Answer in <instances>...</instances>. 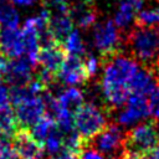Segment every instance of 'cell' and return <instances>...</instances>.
<instances>
[{
  "label": "cell",
  "mask_w": 159,
  "mask_h": 159,
  "mask_svg": "<svg viewBox=\"0 0 159 159\" xmlns=\"http://www.w3.org/2000/svg\"><path fill=\"white\" fill-rule=\"evenodd\" d=\"M99 63L103 70L101 78V89L108 111L123 106L128 97V82L139 68V62L122 50L107 56H99Z\"/></svg>",
  "instance_id": "obj_1"
},
{
  "label": "cell",
  "mask_w": 159,
  "mask_h": 159,
  "mask_svg": "<svg viewBox=\"0 0 159 159\" xmlns=\"http://www.w3.org/2000/svg\"><path fill=\"white\" fill-rule=\"evenodd\" d=\"M123 45L130 55L142 66H150L159 57L158 29L134 25L123 35Z\"/></svg>",
  "instance_id": "obj_2"
},
{
  "label": "cell",
  "mask_w": 159,
  "mask_h": 159,
  "mask_svg": "<svg viewBox=\"0 0 159 159\" xmlns=\"http://www.w3.org/2000/svg\"><path fill=\"white\" fill-rule=\"evenodd\" d=\"M108 109L106 107L101 108L93 103H82L80 108L73 113V125L77 133L87 142L92 139L96 134L106 128Z\"/></svg>",
  "instance_id": "obj_3"
},
{
  "label": "cell",
  "mask_w": 159,
  "mask_h": 159,
  "mask_svg": "<svg viewBox=\"0 0 159 159\" xmlns=\"http://www.w3.org/2000/svg\"><path fill=\"white\" fill-rule=\"evenodd\" d=\"M159 145V128L157 120L140 123L125 133L123 150L144 155ZM122 150V152H123Z\"/></svg>",
  "instance_id": "obj_4"
},
{
  "label": "cell",
  "mask_w": 159,
  "mask_h": 159,
  "mask_svg": "<svg viewBox=\"0 0 159 159\" xmlns=\"http://www.w3.org/2000/svg\"><path fill=\"white\" fill-rule=\"evenodd\" d=\"M93 45L99 56L111 55L122 50L123 34L111 19L96 22L93 25Z\"/></svg>",
  "instance_id": "obj_5"
},
{
  "label": "cell",
  "mask_w": 159,
  "mask_h": 159,
  "mask_svg": "<svg viewBox=\"0 0 159 159\" xmlns=\"http://www.w3.org/2000/svg\"><path fill=\"white\" fill-rule=\"evenodd\" d=\"M125 133L114 123H108L103 130L96 134L92 139L87 142V147L97 150L102 155H108L114 158L120 155L124 145Z\"/></svg>",
  "instance_id": "obj_6"
},
{
  "label": "cell",
  "mask_w": 159,
  "mask_h": 159,
  "mask_svg": "<svg viewBox=\"0 0 159 159\" xmlns=\"http://www.w3.org/2000/svg\"><path fill=\"white\" fill-rule=\"evenodd\" d=\"M35 70L36 66L26 56L7 58L2 72V80L11 86H24L34 78Z\"/></svg>",
  "instance_id": "obj_7"
},
{
  "label": "cell",
  "mask_w": 159,
  "mask_h": 159,
  "mask_svg": "<svg viewBox=\"0 0 159 159\" xmlns=\"http://www.w3.org/2000/svg\"><path fill=\"white\" fill-rule=\"evenodd\" d=\"M12 108L20 128H26V129H30V127L36 124L46 114L45 104L41 96L24 99L17 104L12 106Z\"/></svg>",
  "instance_id": "obj_8"
},
{
  "label": "cell",
  "mask_w": 159,
  "mask_h": 159,
  "mask_svg": "<svg viewBox=\"0 0 159 159\" xmlns=\"http://www.w3.org/2000/svg\"><path fill=\"white\" fill-rule=\"evenodd\" d=\"M12 148L19 159H42L45 148L36 140L30 129L19 128L17 132L11 138Z\"/></svg>",
  "instance_id": "obj_9"
},
{
  "label": "cell",
  "mask_w": 159,
  "mask_h": 159,
  "mask_svg": "<svg viewBox=\"0 0 159 159\" xmlns=\"http://www.w3.org/2000/svg\"><path fill=\"white\" fill-rule=\"evenodd\" d=\"M57 77L61 82L68 86H77V84H84L87 81H89V77L87 75V71L84 68V63L82 57L67 55L58 73Z\"/></svg>",
  "instance_id": "obj_10"
},
{
  "label": "cell",
  "mask_w": 159,
  "mask_h": 159,
  "mask_svg": "<svg viewBox=\"0 0 159 159\" xmlns=\"http://www.w3.org/2000/svg\"><path fill=\"white\" fill-rule=\"evenodd\" d=\"M67 53L62 45L53 42L47 46L40 47L37 56H36V67L39 66L40 70L46 72L57 75Z\"/></svg>",
  "instance_id": "obj_11"
},
{
  "label": "cell",
  "mask_w": 159,
  "mask_h": 159,
  "mask_svg": "<svg viewBox=\"0 0 159 159\" xmlns=\"http://www.w3.org/2000/svg\"><path fill=\"white\" fill-rule=\"evenodd\" d=\"M124 104V109H122L118 114V123L122 125L137 123L149 116V106L147 97L130 94Z\"/></svg>",
  "instance_id": "obj_12"
},
{
  "label": "cell",
  "mask_w": 159,
  "mask_h": 159,
  "mask_svg": "<svg viewBox=\"0 0 159 159\" xmlns=\"http://www.w3.org/2000/svg\"><path fill=\"white\" fill-rule=\"evenodd\" d=\"M67 12L73 25L83 30L93 26L98 19V9L94 6V4H88L82 0L68 2Z\"/></svg>",
  "instance_id": "obj_13"
},
{
  "label": "cell",
  "mask_w": 159,
  "mask_h": 159,
  "mask_svg": "<svg viewBox=\"0 0 159 159\" xmlns=\"http://www.w3.org/2000/svg\"><path fill=\"white\" fill-rule=\"evenodd\" d=\"M158 84V77L157 75L145 66H139L138 71L133 75L130 81L128 82V89L129 96H142V97H149V94L155 89Z\"/></svg>",
  "instance_id": "obj_14"
},
{
  "label": "cell",
  "mask_w": 159,
  "mask_h": 159,
  "mask_svg": "<svg viewBox=\"0 0 159 159\" xmlns=\"http://www.w3.org/2000/svg\"><path fill=\"white\" fill-rule=\"evenodd\" d=\"M73 22L67 12V7L56 10L55 14H50L48 30L55 42L62 45L70 32L73 30Z\"/></svg>",
  "instance_id": "obj_15"
},
{
  "label": "cell",
  "mask_w": 159,
  "mask_h": 159,
  "mask_svg": "<svg viewBox=\"0 0 159 159\" xmlns=\"http://www.w3.org/2000/svg\"><path fill=\"white\" fill-rule=\"evenodd\" d=\"M0 53L7 58L24 56L21 30L17 27H4L0 32Z\"/></svg>",
  "instance_id": "obj_16"
},
{
  "label": "cell",
  "mask_w": 159,
  "mask_h": 159,
  "mask_svg": "<svg viewBox=\"0 0 159 159\" xmlns=\"http://www.w3.org/2000/svg\"><path fill=\"white\" fill-rule=\"evenodd\" d=\"M57 102L62 109H66L71 112L72 114L80 108V106L83 103V94L80 89L76 87H68L65 89H61L56 94Z\"/></svg>",
  "instance_id": "obj_17"
},
{
  "label": "cell",
  "mask_w": 159,
  "mask_h": 159,
  "mask_svg": "<svg viewBox=\"0 0 159 159\" xmlns=\"http://www.w3.org/2000/svg\"><path fill=\"white\" fill-rule=\"evenodd\" d=\"M19 128L20 125L12 106L6 104L1 107L0 108V137L11 139Z\"/></svg>",
  "instance_id": "obj_18"
},
{
  "label": "cell",
  "mask_w": 159,
  "mask_h": 159,
  "mask_svg": "<svg viewBox=\"0 0 159 159\" xmlns=\"http://www.w3.org/2000/svg\"><path fill=\"white\" fill-rule=\"evenodd\" d=\"M62 47L65 48L67 55H73V56L82 57L87 52L84 41L82 40V37H81V35L77 30H72L70 32V35L67 36V39L62 43Z\"/></svg>",
  "instance_id": "obj_19"
},
{
  "label": "cell",
  "mask_w": 159,
  "mask_h": 159,
  "mask_svg": "<svg viewBox=\"0 0 159 159\" xmlns=\"http://www.w3.org/2000/svg\"><path fill=\"white\" fill-rule=\"evenodd\" d=\"M55 124H56L55 119L52 117H50L48 114H45L36 124L32 125V129L30 132H31L32 137L43 145V140L46 139V137L48 135L51 129L55 127Z\"/></svg>",
  "instance_id": "obj_20"
},
{
  "label": "cell",
  "mask_w": 159,
  "mask_h": 159,
  "mask_svg": "<svg viewBox=\"0 0 159 159\" xmlns=\"http://www.w3.org/2000/svg\"><path fill=\"white\" fill-rule=\"evenodd\" d=\"M62 143H63V133L57 127V124H55V127L51 129V132L43 140V148L52 155L58 154L62 150Z\"/></svg>",
  "instance_id": "obj_21"
},
{
  "label": "cell",
  "mask_w": 159,
  "mask_h": 159,
  "mask_svg": "<svg viewBox=\"0 0 159 159\" xmlns=\"http://www.w3.org/2000/svg\"><path fill=\"white\" fill-rule=\"evenodd\" d=\"M19 14L15 7L5 1L0 2V26L4 27H17Z\"/></svg>",
  "instance_id": "obj_22"
},
{
  "label": "cell",
  "mask_w": 159,
  "mask_h": 159,
  "mask_svg": "<svg viewBox=\"0 0 159 159\" xmlns=\"http://www.w3.org/2000/svg\"><path fill=\"white\" fill-rule=\"evenodd\" d=\"M134 25L159 29V9L139 11L134 17Z\"/></svg>",
  "instance_id": "obj_23"
},
{
  "label": "cell",
  "mask_w": 159,
  "mask_h": 159,
  "mask_svg": "<svg viewBox=\"0 0 159 159\" xmlns=\"http://www.w3.org/2000/svg\"><path fill=\"white\" fill-rule=\"evenodd\" d=\"M148 106H149V116L154 118V120L159 119V82L155 89L148 97Z\"/></svg>",
  "instance_id": "obj_24"
},
{
  "label": "cell",
  "mask_w": 159,
  "mask_h": 159,
  "mask_svg": "<svg viewBox=\"0 0 159 159\" xmlns=\"http://www.w3.org/2000/svg\"><path fill=\"white\" fill-rule=\"evenodd\" d=\"M0 159H17L12 144L4 137H0Z\"/></svg>",
  "instance_id": "obj_25"
},
{
  "label": "cell",
  "mask_w": 159,
  "mask_h": 159,
  "mask_svg": "<svg viewBox=\"0 0 159 159\" xmlns=\"http://www.w3.org/2000/svg\"><path fill=\"white\" fill-rule=\"evenodd\" d=\"M9 89L5 87L4 84V80H2V75L0 73V108L9 104Z\"/></svg>",
  "instance_id": "obj_26"
},
{
  "label": "cell",
  "mask_w": 159,
  "mask_h": 159,
  "mask_svg": "<svg viewBox=\"0 0 159 159\" xmlns=\"http://www.w3.org/2000/svg\"><path fill=\"white\" fill-rule=\"evenodd\" d=\"M42 5L48 9V7H56L58 9H65L68 5V0H42Z\"/></svg>",
  "instance_id": "obj_27"
},
{
  "label": "cell",
  "mask_w": 159,
  "mask_h": 159,
  "mask_svg": "<svg viewBox=\"0 0 159 159\" xmlns=\"http://www.w3.org/2000/svg\"><path fill=\"white\" fill-rule=\"evenodd\" d=\"M78 159H104L103 155L101 153H98L97 150L89 148L87 150H82V153L80 154V158Z\"/></svg>",
  "instance_id": "obj_28"
},
{
  "label": "cell",
  "mask_w": 159,
  "mask_h": 159,
  "mask_svg": "<svg viewBox=\"0 0 159 159\" xmlns=\"http://www.w3.org/2000/svg\"><path fill=\"white\" fill-rule=\"evenodd\" d=\"M80 158V154L77 153H72V152H68V150H61L57 157L52 158V159H78Z\"/></svg>",
  "instance_id": "obj_29"
},
{
  "label": "cell",
  "mask_w": 159,
  "mask_h": 159,
  "mask_svg": "<svg viewBox=\"0 0 159 159\" xmlns=\"http://www.w3.org/2000/svg\"><path fill=\"white\" fill-rule=\"evenodd\" d=\"M10 1H12V2H14V4H16V5L27 6V5H31L35 0H10Z\"/></svg>",
  "instance_id": "obj_30"
},
{
  "label": "cell",
  "mask_w": 159,
  "mask_h": 159,
  "mask_svg": "<svg viewBox=\"0 0 159 159\" xmlns=\"http://www.w3.org/2000/svg\"><path fill=\"white\" fill-rule=\"evenodd\" d=\"M82 1L88 2V4H94V2H96V0H82Z\"/></svg>",
  "instance_id": "obj_31"
},
{
  "label": "cell",
  "mask_w": 159,
  "mask_h": 159,
  "mask_svg": "<svg viewBox=\"0 0 159 159\" xmlns=\"http://www.w3.org/2000/svg\"><path fill=\"white\" fill-rule=\"evenodd\" d=\"M158 41H159V29H158Z\"/></svg>",
  "instance_id": "obj_32"
},
{
  "label": "cell",
  "mask_w": 159,
  "mask_h": 159,
  "mask_svg": "<svg viewBox=\"0 0 159 159\" xmlns=\"http://www.w3.org/2000/svg\"><path fill=\"white\" fill-rule=\"evenodd\" d=\"M111 159H118V158H111ZM119 159H120V158H119Z\"/></svg>",
  "instance_id": "obj_33"
},
{
  "label": "cell",
  "mask_w": 159,
  "mask_h": 159,
  "mask_svg": "<svg viewBox=\"0 0 159 159\" xmlns=\"http://www.w3.org/2000/svg\"><path fill=\"white\" fill-rule=\"evenodd\" d=\"M158 1H159V0H158Z\"/></svg>",
  "instance_id": "obj_34"
}]
</instances>
